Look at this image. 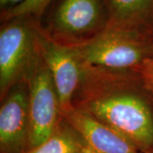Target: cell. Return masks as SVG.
I'll use <instances>...</instances> for the list:
<instances>
[{
    "label": "cell",
    "mask_w": 153,
    "mask_h": 153,
    "mask_svg": "<svg viewBox=\"0 0 153 153\" xmlns=\"http://www.w3.org/2000/svg\"><path fill=\"white\" fill-rule=\"evenodd\" d=\"M52 1L53 0H27L16 7L1 11V21L4 22L25 16H33L40 20Z\"/></svg>",
    "instance_id": "8fae6325"
},
{
    "label": "cell",
    "mask_w": 153,
    "mask_h": 153,
    "mask_svg": "<svg viewBox=\"0 0 153 153\" xmlns=\"http://www.w3.org/2000/svg\"><path fill=\"white\" fill-rule=\"evenodd\" d=\"M108 27L132 30L153 42V0H105Z\"/></svg>",
    "instance_id": "9c48e42d"
},
{
    "label": "cell",
    "mask_w": 153,
    "mask_h": 153,
    "mask_svg": "<svg viewBox=\"0 0 153 153\" xmlns=\"http://www.w3.org/2000/svg\"><path fill=\"white\" fill-rule=\"evenodd\" d=\"M59 99L52 76L46 65L37 66L30 76L29 149L43 144L59 125Z\"/></svg>",
    "instance_id": "5b68a950"
},
{
    "label": "cell",
    "mask_w": 153,
    "mask_h": 153,
    "mask_svg": "<svg viewBox=\"0 0 153 153\" xmlns=\"http://www.w3.org/2000/svg\"><path fill=\"white\" fill-rule=\"evenodd\" d=\"M47 10L48 26L44 29L66 45L83 43L103 32L109 24L105 0H53Z\"/></svg>",
    "instance_id": "277c9868"
},
{
    "label": "cell",
    "mask_w": 153,
    "mask_h": 153,
    "mask_svg": "<svg viewBox=\"0 0 153 153\" xmlns=\"http://www.w3.org/2000/svg\"><path fill=\"white\" fill-rule=\"evenodd\" d=\"M38 45L55 83L60 113L65 117L75 108L71 100L82 77L81 60L71 46L57 42L42 26L38 33Z\"/></svg>",
    "instance_id": "8992f818"
},
{
    "label": "cell",
    "mask_w": 153,
    "mask_h": 153,
    "mask_svg": "<svg viewBox=\"0 0 153 153\" xmlns=\"http://www.w3.org/2000/svg\"><path fill=\"white\" fill-rule=\"evenodd\" d=\"M65 117L82 137L88 153H144L125 137L82 110L74 108Z\"/></svg>",
    "instance_id": "ba28073f"
},
{
    "label": "cell",
    "mask_w": 153,
    "mask_h": 153,
    "mask_svg": "<svg viewBox=\"0 0 153 153\" xmlns=\"http://www.w3.org/2000/svg\"><path fill=\"white\" fill-rule=\"evenodd\" d=\"M153 42L132 30L107 27L87 41L70 45L82 62L111 69L138 67L152 55Z\"/></svg>",
    "instance_id": "3957f363"
},
{
    "label": "cell",
    "mask_w": 153,
    "mask_h": 153,
    "mask_svg": "<svg viewBox=\"0 0 153 153\" xmlns=\"http://www.w3.org/2000/svg\"><path fill=\"white\" fill-rule=\"evenodd\" d=\"M149 153H153V150H152V151H151V152H150Z\"/></svg>",
    "instance_id": "5bb4252c"
},
{
    "label": "cell",
    "mask_w": 153,
    "mask_h": 153,
    "mask_svg": "<svg viewBox=\"0 0 153 153\" xmlns=\"http://www.w3.org/2000/svg\"><path fill=\"white\" fill-rule=\"evenodd\" d=\"M24 153H88L86 146L76 130L69 126L59 127L43 144Z\"/></svg>",
    "instance_id": "30bf717a"
},
{
    "label": "cell",
    "mask_w": 153,
    "mask_h": 153,
    "mask_svg": "<svg viewBox=\"0 0 153 153\" xmlns=\"http://www.w3.org/2000/svg\"><path fill=\"white\" fill-rule=\"evenodd\" d=\"M39 19L25 16L3 22L0 29V91L4 96L21 78L32 74L39 55Z\"/></svg>",
    "instance_id": "7a4b0ae2"
},
{
    "label": "cell",
    "mask_w": 153,
    "mask_h": 153,
    "mask_svg": "<svg viewBox=\"0 0 153 153\" xmlns=\"http://www.w3.org/2000/svg\"><path fill=\"white\" fill-rule=\"evenodd\" d=\"M27 1V0H0L1 11L12 9V8L20 5V4H22Z\"/></svg>",
    "instance_id": "4fadbf2b"
},
{
    "label": "cell",
    "mask_w": 153,
    "mask_h": 153,
    "mask_svg": "<svg viewBox=\"0 0 153 153\" xmlns=\"http://www.w3.org/2000/svg\"><path fill=\"white\" fill-rule=\"evenodd\" d=\"M29 138V94L16 88L0 108L1 153H24Z\"/></svg>",
    "instance_id": "52a82bcc"
},
{
    "label": "cell",
    "mask_w": 153,
    "mask_h": 153,
    "mask_svg": "<svg viewBox=\"0 0 153 153\" xmlns=\"http://www.w3.org/2000/svg\"><path fill=\"white\" fill-rule=\"evenodd\" d=\"M119 133L144 153L153 150V112L151 104L137 94H100L82 110Z\"/></svg>",
    "instance_id": "6da1fadb"
},
{
    "label": "cell",
    "mask_w": 153,
    "mask_h": 153,
    "mask_svg": "<svg viewBox=\"0 0 153 153\" xmlns=\"http://www.w3.org/2000/svg\"><path fill=\"white\" fill-rule=\"evenodd\" d=\"M152 55H153V45H152Z\"/></svg>",
    "instance_id": "9a60e30c"
},
{
    "label": "cell",
    "mask_w": 153,
    "mask_h": 153,
    "mask_svg": "<svg viewBox=\"0 0 153 153\" xmlns=\"http://www.w3.org/2000/svg\"><path fill=\"white\" fill-rule=\"evenodd\" d=\"M144 88L153 105V55L146 58L137 67Z\"/></svg>",
    "instance_id": "7c38bea8"
}]
</instances>
